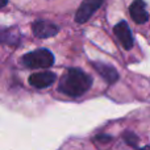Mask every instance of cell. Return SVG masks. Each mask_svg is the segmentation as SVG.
I'll use <instances>...</instances> for the list:
<instances>
[{
	"label": "cell",
	"mask_w": 150,
	"mask_h": 150,
	"mask_svg": "<svg viewBox=\"0 0 150 150\" xmlns=\"http://www.w3.org/2000/svg\"><path fill=\"white\" fill-rule=\"evenodd\" d=\"M124 140L128 145L133 146V148H136V146L138 145V137L132 132H125L124 133Z\"/></svg>",
	"instance_id": "cell-9"
},
{
	"label": "cell",
	"mask_w": 150,
	"mask_h": 150,
	"mask_svg": "<svg viewBox=\"0 0 150 150\" xmlns=\"http://www.w3.org/2000/svg\"><path fill=\"white\" fill-rule=\"evenodd\" d=\"M55 80H57V75L54 73H52V71H42V73L32 74L29 76V84L42 90V88H46L49 86H52Z\"/></svg>",
	"instance_id": "cell-6"
},
{
	"label": "cell",
	"mask_w": 150,
	"mask_h": 150,
	"mask_svg": "<svg viewBox=\"0 0 150 150\" xmlns=\"http://www.w3.org/2000/svg\"><path fill=\"white\" fill-rule=\"evenodd\" d=\"M7 3H8V0H0V8L5 7V5H7Z\"/></svg>",
	"instance_id": "cell-11"
},
{
	"label": "cell",
	"mask_w": 150,
	"mask_h": 150,
	"mask_svg": "<svg viewBox=\"0 0 150 150\" xmlns=\"http://www.w3.org/2000/svg\"><path fill=\"white\" fill-rule=\"evenodd\" d=\"M103 1L104 0H83L82 5L75 13V21L78 24H84L101 7Z\"/></svg>",
	"instance_id": "cell-3"
},
{
	"label": "cell",
	"mask_w": 150,
	"mask_h": 150,
	"mask_svg": "<svg viewBox=\"0 0 150 150\" xmlns=\"http://www.w3.org/2000/svg\"><path fill=\"white\" fill-rule=\"evenodd\" d=\"M92 65H93V69H95V70L104 78V80H105L107 83H109V84L115 83L119 79V73H117V70L115 67H112V66L105 65V63H100V62H93Z\"/></svg>",
	"instance_id": "cell-8"
},
{
	"label": "cell",
	"mask_w": 150,
	"mask_h": 150,
	"mask_svg": "<svg viewBox=\"0 0 150 150\" xmlns=\"http://www.w3.org/2000/svg\"><path fill=\"white\" fill-rule=\"evenodd\" d=\"M129 13L136 24H145L149 20V13L146 11V3L144 0H134L129 7Z\"/></svg>",
	"instance_id": "cell-7"
},
{
	"label": "cell",
	"mask_w": 150,
	"mask_h": 150,
	"mask_svg": "<svg viewBox=\"0 0 150 150\" xmlns=\"http://www.w3.org/2000/svg\"><path fill=\"white\" fill-rule=\"evenodd\" d=\"M21 61L28 69H49L54 63V55L47 49H37L26 53Z\"/></svg>",
	"instance_id": "cell-2"
},
{
	"label": "cell",
	"mask_w": 150,
	"mask_h": 150,
	"mask_svg": "<svg viewBox=\"0 0 150 150\" xmlns=\"http://www.w3.org/2000/svg\"><path fill=\"white\" fill-rule=\"evenodd\" d=\"M91 86H92V78L90 75H87L79 69H69L61 76L58 88L61 92L66 95L78 98L87 92Z\"/></svg>",
	"instance_id": "cell-1"
},
{
	"label": "cell",
	"mask_w": 150,
	"mask_h": 150,
	"mask_svg": "<svg viewBox=\"0 0 150 150\" xmlns=\"http://www.w3.org/2000/svg\"><path fill=\"white\" fill-rule=\"evenodd\" d=\"M96 140H98L99 142H109V141H112V137L108 134H101V136H98Z\"/></svg>",
	"instance_id": "cell-10"
},
{
	"label": "cell",
	"mask_w": 150,
	"mask_h": 150,
	"mask_svg": "<svg viewBox=\"0 0 150 150\" xmlns=\"http://www.w3.org/2000/svg\"><path fill=\"white\" fill-rule=\"evenodd\" d=\"M32 30H33L34 36L38 37V38H49V37L55 36L59 30V28L50 21L37 20L32 24Z\"/></svg>",
	"instance_id": "cell-4"
},
{
	"label": "cell",
	"mask_w": 150,
	"mask_h": 150,
	"mask_svg": "<svg viewBox=\"0 0 150 150\" xmlns=\"http://www.w3.org/2000/svg\"><path fill=\"white\" fill-rule=\"evenodd\" d=\"M113 32L116 34L117 40L121 42V45L124 46V49L129 50L133 46V36H132V30H130L129 25L127 24V21H120L115 25Z\"/></svg>",
	"instance_id": "cell-5"
}]
</instances>
